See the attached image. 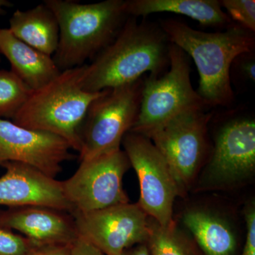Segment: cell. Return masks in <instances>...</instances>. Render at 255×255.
<instances>
[{"mask_svg": "<svg viewBox=\"0 0 255 255\" xmlns=\"http://www.w3.org/2000/svg\"><path fill=\"white\" fill-rule=\"evenodd\" d=\"M120 255H150L146 243L137 245L124 251Z\"/></svg>", "mask_w": 255, "mask_h": 255, "instance_id": "cell-27", "label": "cell"}, {"mask_svg": "<svg viewBox=\"0 0 255 255\" xmlns=\"http://www.w3.org/2000/svg\"><path fill=\"white\" fill-rule=\"evenodd\" d=\"M145 78L104 90L92 102L82 129L80 161L120 150L140 112Z\"/></svg>", "mask_w": 255, "mask_h": 255, "instance_id": "cell-6", "label": "cell"}, {"mask_svg": "<svg viewBox=\"0 0 255 255\" xmlns=\"http://www.w3.org/2000/svg\"><path fill=\"white\" fill-rule=\"evenodd\" d=\"M237 63L238 73L245 80L255 81V58L254 51L240 55L234 61Z\"/></svg>", "mask_w": 255, "mask_h": 255, "instance_id": "cell-24", "label": "cell"}, {"mask_svg": "<svg viewBox=\"0 0 255 255\" xmlns=\"http://www.w3.org/2000/svg\"><path fill=\"white\" fill-rule=\"evenodd\" d=\"M129 16L118 35L85 65L82 88L100 92L139 80L144 74L158 78L169 66V43L156 23Z\"/></svg>", "mask_w": 255, "mask_h": 255, "instance_id": "cell-1", "label": "cell"}, {"mask_svg": "<svg viewBox=\"0 0 255 255\" xmlns=\"http://www.w3.org/2000/svg\"><path fill=\"white\" fill-rule=\"evenodd\" d=\"M0 177V206L9 208L41 206L72 214L74 209L64 194L62 181L28 164L8 162Z\"/></svg>", "mask_w": 255, "mask_h": 255, "instance_id": "cell-13", "label": "cell"}, {"mask_svg": "<svg viewBox=\"0 0 255 255\" xmlns=\"http://www.w3.org/2000/svg\"><path fill=\"white\" fill-rule=\"evenodd\" d=\"M183 223L205 255H233L237 241L227 223L218 216L190 210L184 214Z\"/></svg>", "mask_w": 255, "mask_h": 255, "instance_id": "cell-18", "label": "cell"}, {"mask_svg": "<svg viewBox=\"0 0 255 255\" xmlns=\"http://www.w3.org/2000/svg\"><path fill=\"white\" fill-rule=\"evenodd\" d=\"M85 65L64 70L39 90L32 92L13 122L31 130L64 139L73 150L81 149V132L87 111L102 92L82 88Z\"/></svg>", "mask_w": 255, "mask_h": 255, "instance_id": "cell-4", "label": "cell"}, {"mask_svg": "<svg viewBox=\"0 0 255 255\" xmlns=\"http://www.w3.org/2000/svg\"><path fill=\"white\" fill-rule=\"evenodd\" d=\"M159 24L169 43L194 60L199 75L197 92L209 108L232 105L231 68L240 55L254 51L255 33L236 23L217 32L199 31L172 18L160 20Z\"/></svg>", "mask_w": 255, "mask_h": 255, "instance_id": "cell-2", "label": "cell"}, {"mask_svg": "<svg viewBox=\"0 0 255 255\" xmlns=\"http://www.w3.org/2000/svg\"><path fill=\"white\" fill-rule=\"evenodd\" d=\"M140 184L137 204L160 226L173 221L174 199L179 192L167 161L152 141L141 134L128 131L122 142Z\"/></svg>", "mask_w": 255, "mask_h": 255, "instance_id": "cell-9", "label": "cell"}, {"mask_svg": "<svg viewBox=\"0 0 255 255\" xmlns=\"http://www.w3.org/2000/svg\"><path fill=\"white\" fill-rule=\"evenodd\" d=\"M72 245L38 246L26 255H70Z\"/></svg>", "mask_w": 255, "mask_h": 255, "instance_id": "cell-25", "label": "cell"}, {"mask_svg": "<svg viewBox=\"0 0 255 255\" xmlns=\"http://www.w3.org/2000/svg\"><path fill=\"white\" fill-rule=\"evenodd\" d=\"M59 25V42L53 55L60 71L85 65L110 43L128 15L124 0L82 4L70 0H46Z\"/></svg>", "mask_w": 255, "mask_h": 255, "instance_id": "cell-3", "label": "cell"}, {"mask_svg": "<svg viewBox=\"0 0 255 255\" xmlns=\"http://www.w3.org/2000/svg\"><path fill=\"white\" fill-rule=\"evenodd\" d=\"M0 53L11 64V71L33 91L39 90L62 71L53 57L23 43L8 28H0Z\"/></svg>", "mask_w": 255, "mask_h": 255, "instance_id": "cell-15", "label": "cell"}, {"mask_svg": "<svg viewBox=\"0 0 255 255\" xmlns=\"http://www.w3.org/2000/svg\"><path fill=\"white\" fill-rule=\"evenodd\" d=\"M8 29L23 43L50 56L53 57L58 48L59 25L44 3L26 11H15Z\"/></svg>", "mask_w": 255, "mask_h": 255, "instance_id": "cell-17", "label": "cell"}, {"mask_svg": "<svg viewBox=\"0 0 255 255\" xmlns=\"http://www.w3.org/2000/svg\"><path fill=\"white\" fill-rule=\"evenodd\" d=\"M80 237L105 255L146 243L150 217L137 204H120L87 214H72Z\"/></svg>", "mask_w": 255, "mask_h": 255, "instance_id": "cell-10", "label": "cell"}, {"mask_svg": "<svg viewBox=\"0 0 255 255\" xmlns=\"http://www.w3.org/2000/svg\"><path fill=\"white\" fill-rule=\"evenodd\" d=\"M220 3L233 23L255 33V0H221Z\"/></svg>", "mask_w": 255, "mask_h": 255, "instance_id": "cell-21", "label": "cell"}, {"mask_svg": "<svg viewBox=\"0 0 255 255\" xmlns=\"http://www.w3.org/2000/svg\"><path fill=\"white\" fill-rule=\"evenodd\" d=\"M212 117L207 110L186 112L145 136L167 161L180 194L192 182L207 155L208 127Z\"/></svg>", "mask_w": 255, "mask_h": 255, "instance_id": "cell-8", "label": "cell"}, {"mask_svg": "<svg viewBox=\"0 0 255 255\" xmlns=\"http://www.w3.org/2000/svg\"><path fill=\"white\" fill-rule=\"evenodd\" d=\"M71 150L59 136L0 119L1 167L8 162H20L55 179L62 171V163L75 158Z\"/></svg>", "mask_w": 255, "mask_h": 255, "instance_id": "cell-12", "label": "cell"}, {"mask_svg": "<svg viewBox=\"0 0 255 255\" xmlns=\"http://www.w3.org/2000/svg\"><path fill=\"white\" fill-rule=\"evenodd\" d=\"M70 255H105L98 248L79 236L71 246Z\"/></svg>", "mask_w": 255, "mask_h": 255, "instance_id": "cell-26", "label": "cell"}, {"mask_svg": "<svg viewBox=\"0 0 255 255\" xmlns=\"http://www.w3.org/2000/svg\"><path fill=\"white\" fill-rule=\"evenodd\" d=\"M169 56L163 75L145 78L140 112L130 131L146 136L181 114L209 108L191 84L189 57L172 43Z\"/></svg>", "mask_w": 255, "mask_h": 255, "instance_id": "cell-5", "label": "cell"}, {"mask_svg": "<svg viewBox=\"0 0 255 255\" xmlns=\"http://www.w3.org/2000/svg\"><path fill=\"white\" fill-rule=\"evenodd\" d=\"M33 92L11 70H0V119H13Z\"/></svg>", "mask_w": 255, "mask_h": 255, "instance_id": "cell-20", "label": "cell"}, {"mask_svg": "<svg viewBox=\"0 0 255 255\" xmlns=\"http://www.w3.org/2000/svg\"><path fill=\"white\" fill-rule=\"evenodd\" d=\"M12 6V4L6 0H0V14H4V8Z\"/></svg>", "mask_w": 255, "mask_h": 255, "instance_id": "cell-28", "label": "cell"}, {"mask_svg": "<svg viewBox=\"0 0 255 255\" xmlns=\"http://www.w3.org/2000/svg\"><path fill=\"white\" fill-rule=\"evenodd\" d=\"M36 246L27 238L0 226V255H26Z\"/></svg>", "mask_w": 255, "mask_h": 255, "instance_id": "cell-22", "label": "cell"}, {"mask_svg": "<svg viewBox=\"0 0 255 255\" xmlns=\"http://www.w3.org/2000/svg\"><path fill=\"white\" fill-rule=\"evenodd\" d=\"M130 167L122 149L80 161L75 174L62 181L64 194L74 209L72 214H87L129 203L123 179Z\"/></svg>", "mask_w": 255, "mask_h": 255, "instance_id": "cell-7", "label": "cell"}, {"mask_svg": "<svg viewBox=\"0 0 255 255\" xmlns=\"http://www.w3.org/2000/svg\"><path fill=\"white\" fill-rule=\"evenodd\" d=\"M124 4L126 12L132 17L170 12L184 15L211 27L227 28L234 23L218 0H126Z\"/></svg>", "mask_w": 255, "mask_h": 255, "instance_id": "cell-16", "label": "cell"}, {"mask_svg": "<svg viewBox=\"0 0 255 255\" xmlns=\"http://www.w3.org/2000/svg\"><path fill=\"white\" fill-rule=\"evenodd\" d=\"M247 236L242 255H255V207L250 204L245 211Z\"/></svg>", "mask_w": 255, "mask_h": 255, "instance_id": "cell-23", "label": "cell"}, {"mask_svg": "<svg viewBox=\"0 0 255 255\" xmlns=\"http://www.w3.org/2000/svg\"><path fill=\"white\" fill-rule=\"evenodd\" d=\"M255 169V121L252 117L228 119L215 137L206 167L213 185H230L251 177Z\"/></svg>", "mask_w": 255, "mask_h": 255, "instance_id": "cell-11", "label": "cell"}, {"mask_svg": "<svg viewBox=\"0 0 255 255\" xmlns=\"http://www.w3.org/2000/svg\"><path fill=\"white\" fill-rule=\"evenodd\" d=\"M150 255H199L195 247L176 226L174 221L162 226L150 218L146 242Z\"/></svg>", "mask_w": 255, "mask_h": 255, "instance_id": "cell-19", "label": "cell"}, {"mask_svg": "<svg viewBox=\"0 0 255 255\" xmlns=\"http://www.w3.org/2000/svg\"><path fill=\"white\" fill-rule=\"evenodd\" d=\"M0 226L18 231L38 246L72 245L79 238L71 214L46 206H21L0 211Z\"/></svg>", "mask_w": 255, "mask_h": 255, "instance_id": "cell-14", "label": "cell"}]
</instances>
